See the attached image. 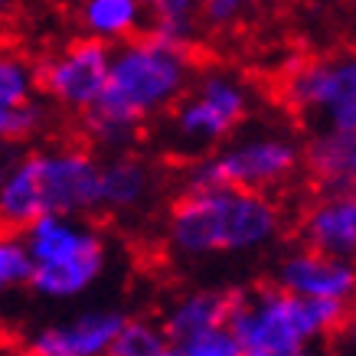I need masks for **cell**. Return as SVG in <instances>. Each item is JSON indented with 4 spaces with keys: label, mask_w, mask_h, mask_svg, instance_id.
<instances>
[{
    "label": "cell",
    "mask_w": 356,
    "mask_h": 356,
    "mask_svg": "<svg viewBox=\"0 0 356 356\" xmlns=\"http://www.w3.org/2000/svg\"><path fill=\"white\" fill-rule=\"evenodd\" d=\"M30 281V259L20 236L0 229V298Z\"/></svg>",
    "instance_id": "obj_21"
},
{
    "label": "cell",
    "mask_w": 356,
    "mask_h": 356,
    "mask_svg": "<svg viewBox=\"0 0 356 356\" xmlns=\"http://www.w3.org/2000/svg\"><path fill=\"white\" fill-rule=\"evenodd\" d=\"M72 17L79 36L95 40L108 49L147 33V13L140 0H76Z\"/></svg>",
    "instance_id": "obj_16"
},
{
    "label": "cell",
    "mask_w": 356,
    "mask_h": 356,
    "mask_svg": "<svg viewBox=\"0 0 356 356\" xmlns=\"http://www.w3.org/2000/svg\"><path fill=\"white\" fill-rule=\"evenodd\" d=\"M278 86L288 111L311 131L356 134V49L294 56Z\"/></svg>",
    "instance_id": "obj_8"
},
{
    "label": "cell",
    "mask_w": 356,
    "mask_h": 356,
    "mask_svg": "<svg viewBox=\"0 0 356 356\" xmlns=\"http://www.w3.org/2000/svg\"><path fill=\"white\" fill-rule=\"evenodd\" d=\"M321 356H337V353H334V350H327V353H321Z\"/></svg>",
    "instance_id": "obj_26"
},
{
    "label": "cell",
    "mask_w": 356,
    "mask_h": 356,
    "mask_svg": "<svg viewBox=\"0 0 356 356\" xmlns=\"http://www.w3.org/2000/svg\"><path fill=\"white\" fill-rule=\"evenodd\" d=\"M350 317V304L307 301L261 284L236 291L226 330L242 356H311V346L334 337Z\"/></svg>",
    "instance_id": "obj_4"
},
{
    "label": "cell",
    "mask_w": 356,
    "mask_h": 356,
    "mask_svg": "<svg viewBox=\"0 0 356 356\" xmlns=\"http://www.w3.org/2000/svg\"><path fill=\"white\" fill-rule=\"evenodd\" d=\"M340 340H337V356H356V314H350L343 321V327L337 330Z\"/></svg>",
    "instance_id": "obj_23"
},
{
    "label": "cell",
    "mask_w": 356,
    "mask_h": 356,
    "mask_svg": "<svg viewBox=\"0 0 356 356\" xmlns=\"http://www.w3.org/2000/svg\"><path fill=\"white\" fill-rule=\"evenodd\" d=\"M200 69L196 49L140 33L111 49L108 79L92 111L82 115V134L102 154L134 151L144 131L163 121L184 98Z\"/></svg>",
    "instance_id": "obj_1"
},
{
    "label": "cell",
    "mask_w": 356,
    "mask_h": 356,
    "mask_svg": "<svg viewBox=\"0 0 356 356\" xmlns=\"http://www.w3.org/2000/svg\"><path fill=\"white\" fill-rule=\"evenodd\" d=\"M232 301H236V291H222V288L186 291L163 311L161 330L167 334L170 343L193 340V337H203L209 330H219V327H226Z\"/></svg>",
    "instance_id": "obj_17"
},
{
    "label": "cell",
    "mask_w": 356,
    "mask_h": 356,
    "mask_svg": "<svg viewBox=\"0 0 356 356\" xmlns=\"http://www.w3.org/2000/svg\"><path fill=\"white\" fill-rule=\"evenodd\" d=\"M161 173L144 154L121 151L98 157V213L131 216L154 203Z\"/></svg>",
    "instance_id": "obj_12"
},
{
    "label": "cell",
    "mask_w": 356,
    "mask_h": 356,
    "mask_svg": "<svg viewBox=\"0 0 356 356\" xmlns=\"http://www.w3.org/2000/svg\"><path fill=\"white\" fill-rule=\"evenodd\" d=\"M307 3H311V7H334L337 0H307Z\"/></svg>",
    "instance_id": "obj_25"
},
{
    "label": "cell",
    "mask_w": 356,
    "mask_h": 356,
    "mask_svg": "<svg viewBox=\"0 0 356 356\" xmlns=\"http://www.w3.org/2000/svg\"><path fill=\"white\" fill-rule=\"evenodd\" d=\"M304 248L330 259L356 261V203L346 193H324L304 209L298 222Z\"/></svg>",
    "instance_id": "obj_14"
},
{
    "label": "cell",
    "mask_w": 356,
    "mask_h": 356,
    "mask_svg": "<svg viewBox=\"0 0 356 356\" xmlns=\"http://www.w3.org/2000/svg\"><path fill=\"white\" fill-rule=\"evenodd\" d=\"M98 213V154L82 144L30 147L0 163V229L23 232L40 216Z\"/></svg>",
    "instance_id": "obj_3"
},
{
    "label": "cell",
    "mask_w": 356,
    "mask_h": 356,
    "mask_svg": "<svg viewBox=\"0 0 356 356\" xmlns=\"http://www.w3.org/2000/svg\"><path fill=\"white\" fill-rule=\"evenodd\" d=\"M268 0H200L196 7V26L200 36H232L255 23Z\"/></svg>",
    "instance_id": "obj_19"
},
{
    "label": "cell",
    "mask_w": 356,
    "mask_h": 356,
    "mask_svg": "<svg viewBox=\"0 0 356 356\" xmlns=\"http://www.w3.org/2000/svg\"><path fill=\"white\" fill-rule=\"evenodd\" d=\"M304 170V140L278 121H248L216 151L186 163L184 186H236L278 193Z\"/></svg>",
    "instance_id": "obj_6"
},
{
    "label": "cell",
    "mask_w": 356,
    "mask_h": 356,
    "mask_svg": "<svg viewBox=\"0 0 356 356\" xmlns=\"http://www.w3.org/2000/svg\"><path fill=\"white\" fill-rule=\"evenodd\" d=\"M36 294L69 301L108 271V238L88 216H40L20 232Z\"/></svg>",
    "instance_id": "obj_7"
},
{
    "label": "cell",
    "mask_w": 356,
    "mask_h": 356,
    "mask_svg": "<svg viewBox=\"0 0 356 356\" xmlns=\"http://www.w3.org/2000/svg\"><path fill=\"white\" fill-rule=\"evenodd\" d=\"M304 170L324 193H346L356 203V134L311 131L304 140Z\"/></svg>",
    "instance_id": "obj_15"
},
{
    "label": "cell",
    "mask_w": 356,
    "mask_h": 356,
    "mask_svg": "<svg viewBox=\"0 0 356 356\" xmlns=\"http://www.w3.org/2000/svg\"><path fill=\"white\" fill-rule=\"evenodd\" d=\"M53 111L40 95L36 63L20 49L0 46V147H17L49 128Z\"/></svg>",
    "instance_id": "obj_10"
},
{
    "label": "cell",
    "mask_w": 356,
    "mask_h": 356,
    "mask_svg": "<svg viewBox=\"0 0 356 356\" xmlns=\"http://www.w3.org/2000/svg\"><path fill=\"white\" fill-rule=\"evenodd\" d=\"M275 288L307 301H356V261L330 259L314 248H291L275 268Z\"/></svg>",
    "instance_id": "obj_11"
},
{
    "label": "cell",
    "mask_w": 356,
    "mask_h": 356,
    "mask_svg": "<svg viewBox=\"0 0 356 356\" xmlns=\"http://www.w3.org/2000/svg\"><path fill=\"white\" fill-rule=\"evenodd\" d=\"M147 13V33L161 36L167 43L196 49L200 26H196V7L200 0H140Z\"/></svg>",
    "instance_id": "obj_18"
},
{
    "label": "cell",
    "mask_w": 356,
    "mask_h": 356,
    "mask_svg": "<svg viewBox=\"0 0 356 356\" xmlns=\"http://www.w3.org/2000/svg\"><path fill=\"white\" fill-rule=\"evenodd\" d=\"M259 108V88L236 65H200L184 98L163 118L161 140L186 163L216 151L242 131Z\"/></svg>",
    "instance_id": "obj_5"
},
{
    "label": "cell",
    "mask_w": 356,
    "mask_h": 356,
    "mask_svg": "<svg viewBox=\"0 0 356 356\" xmlns=\"http://www.w3.org/2000/svg\"><path fill=\"white\" fill-rule=\"evenodd\" d=\"M128 317L121 311H86L63 324H49L26 340L23 356H105Z\"/></svg>",
    "instance_id": "obj_13"
},
{
    "label": "cell",
    "mask_w": 356,
    "mask_h": 356,
    "mask_svg": "<svg viewBox=\"0 0 356 356\" xmlns=\"http://www.w3.org/2000/svg\"><path fill=\"white\" fill-rule=\"evenodd\" d=\"M13 7H17V0H0V20H7L13 13Z\"/></svg>",
    "instance_id": "obj_24"
},
{
    "label": "cell",
    "mask_w": 356,
    "mask_h": 356,
    "mask_svg": "<svg viewBox=\"0 0 356 356\" xmlns=\"http://www.w3.org/2000/svg\"><path fill=\"white\" fill-rule=\"evenodd\" d=\"M284 232V209L271 193L236 186L180 190L163 219V242L177 259L203 261L213 255H255Z\"/></svg>",
    "instance_id": "obj_2"
},
{
    "label": "cell",
    "mask_w": 356,
    "mask_h": 356,
    "mask_svg": "<svg viewBox=\"0 0 356 356\" xmlns=\"http://www.w3.org/2000/svg\"><path fill=\"white\" fill-rule=\"evenodd\" d=\"M167 343L170 340L161 330V324H154L147 317H128L105 356H163Z\"/></svg>",
    "instance_id": "obj_20"
},
{
    "label": "cell",
    "mask_w": 356,
    "mask_h": 356,
    "mask_svg": "<svg viewBox=\"0 0 356 356\" xmlns=\"http://www.w3.org/2000/svg\"><path fill=\"white\" fill-rule=\"evenodd\" d=\"M163 356H238V343L226 327H219V330H209V334L193 337V340L167 343Z\"/></svg>",
    "instance_id": "obj_22"
},
{
    "label": "cell",
    "mask_w": 356,
    "mask_h": 356,
    "mask_svg": "<svg viewBox=\"0 0 356 356\" xmlns=\"http://www.w3.org/2000/svg\"><path fill=\"white\" fill-rule=\"evenodd\" d=\"M111 49L108 46L76 36L69 43L56 46L36 63V82L40 95L49 111H63L72 118H82L98 102L105 79H108Z\"/></svg>",
    "instance_id": "obj_9"
}]
</instances>
